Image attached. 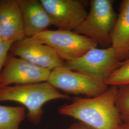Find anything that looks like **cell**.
<instances>
[{"instance_id": "cell-1", "label": "cell", "mask_w": 129, "mask_h": 129, "mask_svg": "<svg viewBox=\"0 0 129 129\" xmlns=\"http://www.w3.org/2000/svg\"><path fill=\"white\" fill-rule=\"evenodd\" d=\"M118 87L110 86L96 97H76L60 107L59 114L78 120L94 129H120L122 124L116 105Z\"/></svg>"}, {"instance_id": "cell-2", "label": "cell", "mask_w": 129, "mask_h": 129, "mask_svg": "<svg viewBox=\"0 0 129 129\" xmlns=\"http://www.w3.org/2000/svg\"><path fill=\"white\" fill-rule=\"evenodd\" d=\"M69 99V95L61 93L47 81L0 88V102L9 101L22 104L28 110V120L35 125L38 124L41 120L45 104L55 100Z\"/></svg>"}, {"instance_id": "cell-3", "label": "cell", "mask_w": 129, "mask_h": 129, "mask_svg": "<svg viewBox=\"0 0 129 129\" xmlns=\"http://www.w3.org/2000/svg\"><path fill=\"white\" fill-rule=\"evenodd\" d=\"M114 2L90 1L89 12L74 32L90 38L103 48L111 47V33L118 17L113 6Z\"/></svg>"}, {"instance_id": "cell-4", "label": "cell", "mask_w": 129, "mask_h": 129, "mask_svg": "<svg viewBox=\"0 0 129 129\" xmlns=\"http://www.w3.org/2000/svg\"><path fill=\"white\" fill-rule=\"evenodd\" d=\"M34 37L53 48L60 58L66 62L78 59L98 46L90 38L68 30L47 29Z\"/></svg>"}, {"instance_id": "cell-5", "label": "cell", "mask_w": 129, "mask_h": 129, "mask_svg": "<svg viewBox=\"0 0 129 129\" xmlns=\"http://www.w3.org/2000/svg\"><path fill=\"white\" fill-rule=\"evenodd\" d=\"M121 63L115 50L111 46L106 48H92L78 59L66 62L64 66L72 70L86 74L105 83Z\"/></svg>"}, {"instance_id": "cell-6", "label": "cell", "mask_w": 129, "mask_h": 129, "mask_svg": "<svg viewBox=\"0 0 129 129\" xmlns=\"http://www.w3.org/2000/svg\"><path fill=\"white\" fill-rule=\"evenodd\" d=\"M47 82L68 94L96 97L105 92V83L82 73L68 69L64 65L51 70Z\"/></svg>"}, {"instance_id": "cell-7", "label": "cell", "mask_w": 129, "mask_h": 129, "mask_svg": "<svg viewBox=\"0 0 129 129\" xmlns=\"http://www.w3.org/2000/svg\"><path fill=\"white\" fill-rule=\"evenodd\" d=\"M51 70L33 64L27 61L8 53L2 70V86L46 82Z\"/></svg>"}, {"instance_id": "cell-8", "label": "cell", "mask_w": 129, "mask_h": 129, "mask_svg": "<svg viewBox=\"0 0 129 129\" xmlns=\"http://www.w3.org/2000/svg\"><path fill=\"white\" fill-rule=\"evenodd\" d=\"M9 53L42 68L52 70L64 65L55 50L34 37H25L14 43Z\"/></svg>"}, {"instance_id": "cell-9", "label": "cell", "mask_w": 129, "mask_h": 129, "mask_svg": "<svg viewBox=\"0 0 129 129\" xmlns=\"http://www.w3.org/2000/svg\"><path fill=\"white\" fill-rule=\"evenodd\" d=\"M50 16L52 25L59 29L75 30L88 13L83 2L78 0H40Z\"/></svg>"}, {"instance_id": "cell-10", "label": "cell", "mask_w": 129, "mask_h": 129, "mask_svg": "<svg viewBox=\"0 0 129 129\" xmlns=\"http://www.w3.org/2000/svg\"><path fill=\"white\" fill-rule=\"evenodd\" d=\"M0 24L2 40L13 44L25 37L17 0H0Z\"/></svg>"}, {"instance_id": "cell-11", "label": "cell", "mask_w": 129, "mask_h": 129, "mask_svg": "<svg viewBox=\"0 0 129 129\" xmlns=\"http://www.w3.org/2000/svg\"><path fill=\"white\" fill-rule=\"evenodd\" d=\"M17 1L22 15L25 37H34L52 25L51 18L40 1Z\"/></svg>"}, {"instance_id": "cell-12", "label": "cell", "mask_w": 129, "mask_h": 129, "mask_svg": "<svg viewBox=\"0 0 129 129\" xmlns=\"http://www.w3.org/2000/svg\"><path fill=\"white\" fill-rule=\"evenodd\" d=\"M120 13L111 35V46L115 50L119 59L129 58V0L122 1Z\"/></svg>"}, {"instance_id": "cell-13", "label": "cell", "mask_w": 129, "mask_h": 129, "mask_svg": "<svg viewBox=\"0 0 129 129\" xmlns=\"http://www.w3.org/2000/svg\"><path fill=\"white\" fill-rule=\"evenodd\" d=\"M26 117L23 106L0 105V129H19Z\"/></svg>"}, {"instance_id": "cell-14", "label": "cell", "mask_w": 129, "mask_h": 129, "mask_svg": "<svg viewBox=\"0 0 129 129\" xmlns=\"http://www.w3.org/2000/svg\"><path fill=\"white\" fill-rule=\"evenodd\" d=\"M115 103L122 123L129 124V84L118 87Z\"/></svg>"}, {"instance_id": "cell-15", "label": "cell", "mask_w": 129, "mask_h": 129, "mask_svg": "<svg viewBox=\"0 0 129 129\" xmlns=\"http://www.w3.org/2000/svg\"><path fill=\"white\" fill-rule=\"evenodd\" d=\"M105 84L108 86L116 87L129 84V58L122 62L120 67L107 79Z\"/></svg>"}, {"instance_id": "cell-16", "label": "cell", "mask_w": 129, "mask_h": 129, "mask_svg": "<svg viewBox=\"0 0 129 129\" xmlns=\"http://www.w3.org/2000/svg\"><path fill=\"white\" fill-rule=\"evenodd\" d=\"M13 43L0 40V79L5 62ZM1 87L0 83V88Z\"/></svg>"}, {"instance_id": "cell-17", "label": "cell", "mask_w": 129, "mask_h": 129, "mask_svg": "<svg viewBox=\"0 0 129 129\" xmlns=\"http://www.w3.org/2000/svg\"><path fill=\"white\" fill-rule=\"evenodd\" d=\"M66 129H94L88 125L82 122L79 121L75 123Z\"/></svg>"}, {"instance_id": "cell-18", "label": "cell", "mask_w": 129, "mask_h": 129, "mask_svg": "<svg viewBox=\"0 0 129 129\" xmlns=\"http://www.w3.org/2000/svg\"><path fill=\"white\" fill-rule=\"evenodd\" d=\"M120 129H129V124L122 123L121 125Z\"/></svg>"}, {"instance_id": "cell-19", "label": "cell", "mask_w": 129, "mask_h": 129, "mask_svg": "<svg viewBox=\"0 0 129 129\" xmlns=\"http://www.w3.org/2000/svg\"><path fill=\"white\" fill-rule=\"evenodd\" d=\"M0 40H2V30H1V24H0Z\"/></svg>"}]
</instances>
